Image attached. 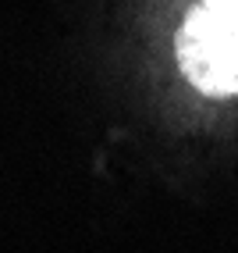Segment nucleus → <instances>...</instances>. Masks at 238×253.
I'll return each instance as SVG.
<instances>
[{
  "label": "nucleus",
  "instance_id": "nucleus-1",
  "mask_svg": "<svg viewBox=\"0 0 238 253\" xmlns=\"http://www.w3.org/2000/svg\"><path fill=\"white\" fill-rule=\"evenodd\" d=\"M181 75L206 96H238V0H199L178 29Z\"/></svg>",
  "mask_w": 238,
  "mask_h": 253
}]
</instances>
